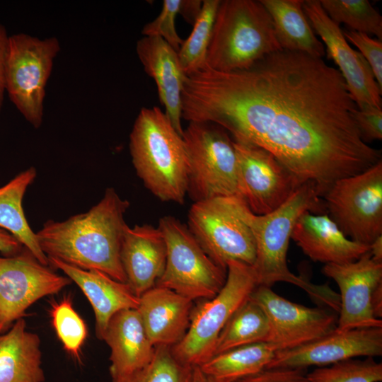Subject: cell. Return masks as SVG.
<instances>
[{
    "label": "cell",
    "instance_id": "cell-1",
    "mask_svg": "<svg viewBox=\"0 0 382 382\" xmlns=\"http://www.w3.org/2000/svg\"><path fill=\"white\" fill-rule=\"evenodd\" d=\"M357 108L338 69L285 50L247 69L207 66L186 76L182 92L183 118L214 123L233 141L268 151L319 197L381 160L361 137Z\"/></svg>",
    "mask_w": 382,
    "mask_h": 382
},
{
    "label": "cell",
    "instance_id": "cell-2",
    "mask_svg": "<svg viewBox=\"0 0 382 382\" xmlns=\"http://www.w3.org/2000/svg\"><path fill=\"white\" fill-rule=\"evenodd\" d=\"M129 207L112 187L88 212L62 221L48 220L36 233L41 250L52 257L82 270H96L127 283L120 249Z\"/></svg>",
    "mask_w": 382,
    "mask_h": 382
},
{
    "label": "cell",
    "instance_id": "cell-3",
    "mask_svg": "<svg viewBox=\"0 0 382 382\" xmlns=\"http://www.w3.org/2000/svg\"><path fill=\"white\" fill-rule=\"evenodd\" d=\"M320 207V197L311 183L301 185L279 207L265 215L246 212L248 223L253 233L256 256L253 267L258 286L271 287L284 282L304 290L320 306L338 313L339 294L328 284H315L306 278L292 273L287 265L286 255L294 226L306 211Z\"/></svg>",
    "mask_w": 382,
    "mask_h": 382
},
{
    "label": "cell",
    "instance_id": "cell-4",
    "mask_svg": "<svg viewBox=\"0 0 382 382\" xmlns=\"http://www.w3.org/2000/svg\"><path fill=\"white\" fill-rule=\"evenodd\" d=\"M132 164L144 186L163 202L183 204L189 160L183 137L159 108H142L129 136Z\"/></svg>",
    "mask_w": 382,
    "mask_h": 382
},
{
    "label": "cell",
    "instance_id": "cell-5",
    "mask_svg": "<svg viewBox=\"0 0 382 382\" xmlns=\"http://www.w3.org/2000/svg\"><path fill=\"white\" fill-rule=\"evenodd\" d=\"M280 50L272 20L260 1H220L207 50L209 68L247 69Z\"/></svg>",
    "mask_w": 382,
    "mask_h": 382
},
{
    "label": "cell",
    "instance_id": "cell-6",
    "mask_svg": "<svg viewBox=\"0 0 382 382\" xmlns=\"http://www.w3.org/2000/svg\"><path fill=\"white\" fill-rule=\"evenodd\" d=\"M257 286L253 266L229 261L224 286L215 296L193 308L185 335L171 347L178 360L193 368L210 359L220 332Z\"/></svg>",
    "mask_w": 382,
    "mask_h": 382
},
{
    "label": "cell",
    "instance_id": "cell-7",
    "mask_svg": "<svg viewBox=\"0 0 382 382\" xmlns=\"http://www.w3.org/2000/svg\"><path fill=\"white\" fill-rule=\"evenodd\" d=\"M248 207L236 197L195 202L188 212V228L208 256L227 270L229 261L253 266L255 241L246 219Z\"/></svg>",
    "mask_w": 382,
    "mask_h": 382
},
{
    "label": "cell",
    "instance_id": "cell-8",
    "mask_svg": "<svg viewBox=\"0 0 382 382\" xmlns=\"http://www.w3.org/2000/svg\"><path fill=\"white\" fill-rule=\"evenodd\" d=\"M183 139L189 160L187 194L194 202L238 197L237 156L228 133L214 123L189 122Z\"/></svg>",
    "mask_w": 382,
    "mask_h": 382
},
{
    "label": "cell",
    "instance_id": "cell-9",
    "mask_svg": "<svg viewBox=\"0 0 382 382\" xmlns=\"http://www.w3.org/2000/svg\"><path fill=\"white\" fill-rule=\"evenodd\" d=\"M166 244L164 271L156 286L165 287L192 301L209 299L224 286L227 270L204 252L187 226L171 216L159 219Z\"/></svg>",
    "mask_w": 382,
    "mask_h": 382
},
{
    "label": "cell",
    "instance_id": "cell-10",
    "mask_svg": "<svg viewBox=\"0 0 382 382\" xmlns=\"http://www.w3.org/2000/svg\"><path fill=\"white\" fill-rule=\"evenodd\" d=\"M59 50V42L55 37L41 40L25 33L9 36L6 92L36 129L42 122L45 87Z\"/></svg>",
    "mask_w": 382,
    "mask_h": 382
},
{
    "label": "cell",
    "instance_id": "cell-11",
    "mask_svg": "<svg viewBox=\"0 0 382 382\" xmlns=\"http://www.w3.org/2000/svg\"><path fill=\"white\" fill-rule=\"evenodd\" d=\"M329 217L351 240L369 245L382 236V161L337 180L323 197Z\"/></svg>",
    "mask_w": 382,
    "mask_h": 382
},
{
    "label": "cell",
    "instance_id": "cell-12",
    "mask_svg": "<svg viewBox=\"0 0 382 382\" xmlns=\"http://www.w3.org/2000/svg\"><path fill=\"white\" fill-rule=\"evenodd\" d=\"M71 283L68 277L42 265L25 247L13 255L0 257V334L23 318L35 301L57 294Z\"/></svg>",
    "mask_w": 382,
    "mask_h": 382
},
{
    "label": "cell",
    "instance_id": "cell-13",
    "mask_svg": "<svg viewBox=\"0 0 382 382\" xmlns=\"http://www.w3.org/2000/svg\"><path fill=\"white\" fill-rule=\"evenodd\" d=\"M233 144L238 198L254 214L265 215L277 209L303 184L268 151L235 141Z\"/></svg>",
    "mask_w": 382,
    "mask_h": 382
},
{
    "label": "cell",
    "instance_id": "cell-14",
    "mask_svg": "<svg viewBox=\"0 0 382 382\" xmlns=\"http://www.w3.org/2000/svg\"><path fill=\"white\" fill-rule=\"evenodd\" d=\"M250 299L265 313L269 323L266 342L277 351L304 345L337 327L336 312L325 307H307L275 293L271 287L257 286Z\"/></svg>",
    "mask_w": 382,
    "mask_h": 382
},
{
    "label": "cell",
    "instance_id": "cell-15",
    "mask_svg": "<svg viewBox=\"0 0 382 382\" xmlns=\"http://www.w3.org/2000/svg\"><path fill=\"white\" fill-rule=\"evenodd\" d=\"M303 8L313 30L325 45L328 57L338 66L357 108L381 109L382 89L366 60L351 47L340 25L328 16L319 0L303 1Z\"/></svg>",
    "mask_w": 382,
    "mask_h": 382
},
{
    "label": "cell",
    "instance_id": "cell-16",
    "mask_svg": "<svg viewBox=\"0 0 382 382\" xmlns=\"http://www.w3.org/2000/svg\"><path fill=\"white\" fill-rule=\"evenodd\" d=\"M382 355V328L339 330L336 328L304 345L277 351L267 369L330 366L359 357Z\"/></svg>",
    "mask_w": 382,
    "mask_h": 382
},
{
    "label": "cell",
    "instance_id": "cell-17",
    "mask_svg": "<svg viewBox=\"0 0 382 382\" xmlns=\"http://www.w3.org/2000/svg\"><path fill=\"white\" fill-rule=\"evenodd\" d=\"M322 272L340 289L336 329L382 328V320L374 316L371 306L373 292L382 283V263L374 261L368 251L353 262L325 264Z\"/></svg>",
    "mask_w": 382,
    "mask_h": 382
},
{
    "label": "cell",
    "instance_id": "cell-18",
    "mask_svg": "<svg viewBox=\"0 0 382 382\" xmlns=\"http://www.w3.org/2000/svg\"><path fill=\"white\" fill-rule=\"evenodd\" d=\"M166 257V241L158 227L126 226L120 259L127 283L137 296L156 286L164 271Z\"/></svg>",
    "mask_w": 382,
    "mask_h": 382
},
{
    "label": "cell",
    "instance_id": "cell-19",
    "mask_svg": "<svg viewBox=\"0 0 382 382\" xmlns=\"http://www.w3.org/2000/svg\"><path fill=\"white\" fill-rule=\"evenodd\" d=\"M138 57L145 72L154 79L165 114L183 137L182 92L186 75L178 52L159 36H144L137 43Z\"/></svg>",
    "mask_w": 382,
    "mask_h": 382
},
{
    "label": "cell",
    "instance_id": "cell-20",
    "mask_svg": "<svg viewBox=\"0 0 382 382\" xmlns=\"http://www.w3.org/2000/svg\"><path fill=\"white\" fill-rule=\"evenodd\" d=\"M291 238L314 262L325 264L355 261L369 246L348 238L328 214L303 212L296 221Z\"/></svg>",
    "mask_w": 382,
    "mask_h": 382
},
{
    "label": "cell",
    "instance_id": "cell-21",
    "mask_svg": "<svg viewBox=\"0 0 382 382\" xmlns=\"http://www.w3.org/2000/svg\"><path fill=\"white\" fill-rule=\"evenodd\" d=\"M50 265L62 270L74 282L89 301L96 317V331L99 340L109 320L120 311L137 309L139 297L128 283L117 281L96 270H82L59 260L47 257Z\"/></svg>",
    "mask_w": 382,
    "mask_h": 382
},
{
    "label": "cell",
    "instance_id": "cell-22",
    "mask_svg": "<svg viewBox=\"0 0 382 382\" xmlns=\"http://www.w3.org/2000/svg\"><path fill=\"white\" fill-rule=\"evenodd\" d=\"M193 301L158 286L139 296L137 311L154 346H173L185 335L193 310Z\"/></svg>",
    "mask_w": 382,
    "mask_h": 382
},
{
    "label": "cell",
    "instance_id": "cell-23",
    "mask_svg": "<svg viewBox=\"0 0 382 382\" xmlns=\"http://www.w3.org/2000/svg\"><path fill=\"white\" fill-rule=\"evenodd\" d=\"M102 340L110 349L112 380L144 367L155 350L137 309H124L113 315Z\"/></svg>",
    "mask_w": 382,
    "mask_h": 382
},
{
    "label": "cell",
    "instance_id": "cell-24",
    "mask_svg": "<svg viewBox=\"0 0 382 382\" xmlns=\"http://www.w3.org/2000/svg\"><path fill=\"white\" fill-rule=\"evenodd\" d=\"M39 336L23 318L0 334V382H45Z\"/></svg>",
    "mask_w": 382,
    "mask_h": 382
},
{
    "label": "cell",
    "instance_id": "cell-25",
    "mask_svg": "<svg viewBox=\"0 0 382 382\" xmlns=\"http://www.w3.org/2000/svg\"><path fill=\"white\" fill-rule=\"evenodd\" d=\"M269 13L282 50L322 58L323 42L316 37L303 8V0H260Z\"/></svg>",
    "mask_w": 382,
    "mask_h": 382
},
{
    "label": "cell",
    "instance_id": "cell-26",
    "mask_svg": "<svg viewBox=\"0 0 382 382\" xmlns=\"http://www.w3.org/2000/svg\"><path fill=\"white\" fill-rule=\"evenodd\" d=\"M37 175L34 167L21 172L0 187V228L7 231L44 265H49L47 257L41 250L25 216L23 199L27 188Z\"/></svg>",
    "mask_w": 382,
    "mask_h": 382
},
{
    "label": "cell",
    "instance_id": "cell-27",
    "mask_svg": "<svg viewBox=\"0 0 382 382\" xmlns=\"http://www.w3.org/2000/svg\"><path fill=\"white\" fill-rule=\"evenodd\" d=\"M277 351L269 342L253 343L216 354L199 367L220 382H236L267 369Z\"/></svg>",
    "mask_w": 382,
    "mask_h": 382
},
{
    "label": "cell",
    "instance_id": "cell-28",
    "mask_svg": "<svg viewBox=\"0 0 382 382\" xmlns=\"http://www.w3.org/2000/svg\"><path fill=\"white\" fill-rule=\"evenodd\" d=\"M268 334L269 323L265 313L249 298L220 332L214 355L241 346L267 342Z\"/></svg>",
    "mask_w": 382,
    "mask_h": 382
},
{
    "label": "cell",
    "instance_id": "cell-29",
    "mask_svg": "<svg viewBox=\"0 0 382 382\" xmlns=\"http://www.w3.org/2000/svg\"><path fill=\"white\" fill-rule=\"evenodd\" d=\"M220 0H204L199 14L188 37L183 41L178 56L186 76L207 66V54Z\"/></svg>",
    "mask_w": 382,
    "mask_h": 382
},
{
    "label": "cell",
    "instance_id": "cell-30",
    "mask_svg": "<svg viewBox=\"0 0 382 382\" xmlns=\"http://www.w3.org/2000/svg\"><path fill=\"white\" fill-rule=\"evenodd\" d=\"M328 16L337 25L382 39V17L368 0H320Z\"/></svg>",
    "mask_w": 382,
    "mask_h": 382
},
{
    "label": "cell",
    "instance_id": "cell-31",
    "mask_svg": "<svg viewBox=\"0 0 382 382\" xmlns=\"http://www.w3.org/2000/svg\"><path fill=\"white\" fill-rule=\"evenodd\" d=\"M192 369L174 356L171 346H155L153 357L144 367L112 382H190Z\"/></svg>",
    "mask_w": 382,
    "mask_h": 382
},
{
    "label": "cell",
    "instance_id": "cell-32",
    "mask_svg": "<svg viewBox=\"0 0 382 382\" xmlns=\"http://www.w3.org/2000/svg\"><path fill=\"white\" fill-rule=\"evenodd\" d=\"M52 325L65 350L80 361L81 347L87 337L83 320L73 307L69 296H64L52 305L50 311Z\"/></svg>",
    "mask_w": 382,
    "mask_h": 382
},
{
    "label": "cell",
    "instance_id": "cell-33",
    "mask_svg": "<svg viewBox=\"0 0 382 382\" xmlns=\"http://www.w3.org/2000/svg\"><path fill=\"white\" fill-rule=\"evenodd\" d=\"M310 382H381L382 364L373 357L348 359L307 373Z\"/></svg>",
    "mask_w": 382,
    "mask_h": 382
},
{
    "label": "cell",
    "instance_id": "cell-34",
    "mask_svg": "<svg viewBox=\"0 0 382 382\" xmlns=\"http://www.w3.org/2000/svg\"><path fill=\"white\" fill-rule=\"evenodd\" d=\"M183 4V0H164L159 15L144 26L141 33L162 37L178 52L183 40L177 33L175 22L176 16L181 13Z\"/></svg>",
    "mask_w": 382,
    "mask_h": 382
},
{
    "label": "cell",
    "instance_id": "cell-35",
    "mask_svg": "<svg viewBox=\"0 0 382 382\" xmlns=\"http://www.w3.org/2000/svg\"><path fill=\"white\" fill-rule=\"evenodd\" d=\"M348 41L356 46L360 54L366 60L375 79L382 89V42L363 33L354 30L343 32Z\"/></svg>",
    "mask_w": 382,
    "mask_h": 382
},
{
    "label": "cell",
    "instance_id": "cell-36",
    "mask_svg": "<svg viewBox=\"0 0 382 382\" xmlns=\"http://www.w3.org/2000/svg\"><path fill=\"white\" fill-rule=\"evenodd\" d=\"M353 117L362 140L367 144L382 139V110L374 107L357 108Z\"/></svg>",
    "mask_w": 382,
    "mask_h": 382
},
{
    "label": "cell",
    "instance_id": "cell-37",
    "mask_svg": "<svg viewBox=\"0 0 382 382\" xmlns=\"http://www.w3.org/2000/svg\"><path fill=\"white\" fill-rule=\"evenodd\" d=\"M236 382H310L306 369L270 368Z\"/></svg>",
    "mask_w": 382,
    "mask_h": 382
},
{
    "label": "cell",
    "instance_id": "cell-38",
    "mask_svg": "<svg viewBox=\"0 0 382 382\" xmlns=\"http://www.w3.org/2000/svg\"><path fill=\"white\" fill-rule=\"evenodd\" d=\"M9 36L5 27L0 23V112L6 92V69L8 52Z\"/></svg>",
    "mask_w": 382,
    "mask_h": 382
},
{
    "label": "cell",
    "instance_id": "cell-39",
    "mask_svg": "<svg viewBox=\"0 0 382 382\" xmlns=\"http://www.w3.org/2000/svg\"><path fill=\"white\" fill-rule=\"evenodd\" d=\"M23 245L7 231L0 228V252L6 256L17 254Z\"/></svg>",
    "mask_w": 382,
    "mask_h": 382
},
{
    "label": "cell",
    "instance_id": "cell-40",
    "mask_svg": "<svg viewBox=\"0 0 382 382\" xmlns=\"http://www.w3.org/2000/svg\"><path fill=\"white\" fill-rule=\"evenodd\" d=\"M371 311L377 319L382 318V283L374 291L371 301Z\"/></svg>",
    "mask_w": 382,
    "mask_h": 382
},
{
    "label": "cell",
    "instance_id": "cell-41",
    "mask_svg": "<svg viewBox=\"0 0 382 382\" xmlns=\"http://www.w3.org/2000/svg\"><path fill=\"white\" fill-rule=\"evenodd\" d=\"M369 246L371 258L382 263V236L377 237Z\"/></svg>",
    "mask_w": 382,
    "mask_h": 382
},
{
    "label": "cell",
    "instance_id": "cell-42",
    "mask_svg": "<svg viewBox=\"0 0 382 382\" xmlns=\"http://www.w3.org/2000/svg\"><path fill=\"white\" fill-rule=\"evenodd\" d=\"M190 382H220L204 374L199 366L193 367Z\"/></svg>",
    "mask_w": 382,
    "mask_h": 382
}]
</instances>
